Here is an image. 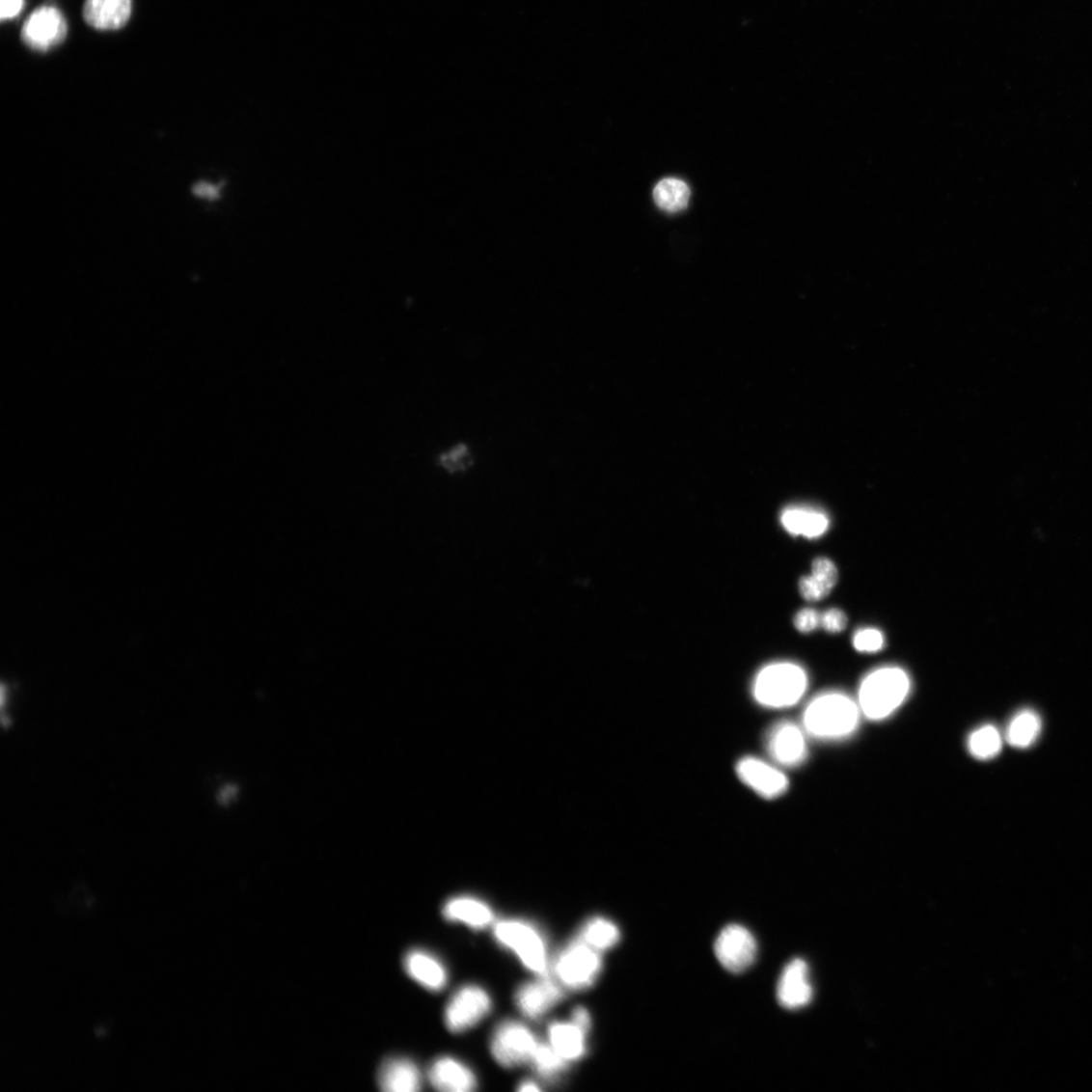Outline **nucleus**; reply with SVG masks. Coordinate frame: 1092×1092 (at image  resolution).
Returning a JSON list of instances; mask_svg holds the SVG:
<instances>
[{
    "label": "nucleus",
    "mask_w": 1092,
    "mask_h": 1092,
    "mask_svg": "<svg viewBox=\"0 0 1092 1092\" xmlns=\"http://www.w3.org/2000/svg\"><path fill=\"white\" fill-rule=\"evenodd\" d=\"M807 733L803 726L791 722L774 725L767 736L766 746L776 764L795 768L805 762L808 755Z\"/></svg>",
    "instance_id": "10"
},
{
    "label": "nucleus",
    "mask_w": 1092,
    "mask_h": 1092,
    "mask_svg": "<svg viewBox=\"0 0 1092 1092\" xmlns=\"http://www.w3.org/2000/svg\"><path fill=\"white\" fill-rule=\"evenodd\" d=\"M68 33V25L65 14L56 7L44 6L28 16L20 31V38L31 50L44 53L62 44Z\"/></svg>",
    "instance_id": "6"
},
{
    "label": "nucleus",
    "mask_w": 1092,
    "mask_h": 1092,
    "mask_svg": "<svg viewBox=\"0 0 1092 1092\" xmlns=\"http://www.w3.org/2000/svg\"><path fill=\"white\" fill-rule=\"evenodd\" d=\"M821 615L813 609L805 608L794 617V625L801 633L808 634L821 625Z\"/></svg>",
    "instance_id": "31"
},
{
    "label": "nucleus",
    "mask_w": 1092,
    "mask_h": 1092,
    "mask_svg": "<svg viewBox=\"0 0 1092 1092\" xmlns=\"http://www.w3.org/2000/svg\"><path fill=\"white\" fill-rule=\"evenodd\" d=\"M968 748L975 759L980 761L992 760L996 757L1002 749L1001 734L992 724L983 725L970 734Z\"/></svg>",
    "instance_id": "24"
},
{
    "label": "nucleus",
    "mask_w": 1092,
    "mask_h": 1092,
    "mask_svg": "<svg viewBox=\"0 0 1092 1092\" xmlns=\"http://www.w3.org/2000/svg\"><path fill=\"white\" fill-rule=\"evenodd\" d=\"M812 996L806 962L803 959L792 960L786 965L777 985V998L784 1009L795 1011L806 1006Z\"/></svg>",
    "instance_id": "12"
},
{
    "label": "nucleus",
    "mask_w": 1092,
    "mask_h": 1092,
    "mask_svg": "<svg viewBox=\"0 0 1092 1092\" xmlns=\"http://www.w3.org/2000/svg\"><path fill=\"white\" fill-rule=\"evenodd\" d=\"M515 997L520 1012L525 1017L536 1020L560 1001L563 992L559 984L543 976L542 979L520 986Z\"/></svg>",
    "instance_id": "13"
},
{
    "label": "nucleus",
    "mask_w": 1092,
    "mask_h": 1092,
    "mask_svg": "<svg viewBox=\"0 0 1092 1092\" xmlns=\"http://www.w3.org/2000/svg\"><path fill=\"white\" fill-rule=\"evenodd\" d=\"M473 457L467 445H457L441 454L439 464L447 472L457 474L467 471L472 465Z\"/></svg>",
    "instance_id": "26"
},
{
    "label": "nucleus",
    "mask_w": 1092,
    "mask_h": 1092,
    "mask_svg": "<svg viewBox=\"0 0 1092 1092\" xmlns=\"http://www.w3.org/2000/svg\"><path fill=\"white\" fill-rule=\"evenodd\" d=\"M377 1084L388 1092H415L422 1089L423 1077L411 1060L394 1058L382 1065L377 1075Z\"/></svg>",
    "instance_id": "16"
},
{
    "label": "nucleus",
    "mask_w": 1092,
    "mask_h": 1092,
    "mask_svg": "<svg viewBox=\"0 0 1092 1092\" xmlns=\"http://www.w3.org/2000/svg\"><path fill=\"white\" fill-rule=\"evenodd\" d=\"M714 953L723 968L731 973L748 970L758 956V942L746 927L732 923L720 933Z\"/></svg>",
    "instance_id": "8"
},
{
    "label": "nucleus",
    "mask_w": 1092,
    "mask_h": 1092,
    "mask_svg": "<svg viewBox=\"0 0 1092 1092\" xmlns=\"http://www.w3.org/2000/svg\"><path fill=\"white\" fill-rule=\"evenodd\" d=\"M911 680L906 670L885 667L872 671L860 684L858 705L862 716L873 722L885 721L906 702Z\"/></svg>",
    "instance_id": "2"
},
{
    "label": "nucleus",
    "mask_w": 1092,
    "mask_h": 1092,
    "mask_svg": "<svg viewBox=\"0 0 1092 1092\" xmlns=\"http://www.w3.org/2000/svg\"><path fill=\"white\" fill-rule=\"evenodd\" d=\"M807 689L804 669L791 663H778L764 668L753 683V697L771 709L788 708L800 702Z\"/></svg>",
    "instance_id": "3"
},
{
    "label": "nucleus",
    "mask_w": 1092,
    "mask_h": 1092,
    "mask_svg": "<svg viewBox=\"0 0 1092 1092\" xmlns=\"http://www.w3.org/2000/svg\"><path fill=\"white\" fill-rule=\"evenodd\" d=\"M1042 723L1038 714L1024 710L1017 714L1007 726L1005 739L1012 747L1026 749L1032 746L1041 732Z\"/></svg>",
    "instance_id": "22"
},
{
    "label": "nucleus",
    "mask_w": 1092,
    "mask_h": 1092,
    "mask_svg": "<svg viewBox=\"0 0 1092 1092\" xmlns=\"http://www.w3.org/2000/svg\"><path fill=\"white\" fill-rule=\"evenodd\" d=\"M518 1090L519 1091H538L539 1087L532 1081H524L520 1085Z\"/></svg>",
    "instance_id": "36"
},
{
    "label": "nucleus",
    "mask_w": 1092,
    "mask_h": 1092,
    "mask_svg": "<svg viewBox=\"0 0 1092 1092\" xmlns=\"http://www.w3.org/2000/svg\"><path fill=\"white\" fill-rule=\"evenodd\" d=\"M428 1078L431 1085L440 1091L470 1092L477 1087L473 1071L451 1057L435 1060L429 1068Z\"/></svg>",
    "instance_id": "15"
},
{
    "label": "nucleus",
    "mask_w": 1092,
    "mask_h": 1092,
    "mask_svg": "<svg viewBox=\"0 0 1092 1092\" xmlns=\"http://www.w3.org/2000/svg\"><path fill=\"white\" fill-rule=\"evenodd\" d=\"M812 575L833 589L835 586L838 573L834 563L826 558L816 559L812 562Z\"/></svg>",
    "instance_id": "29"
},
{
    "label": "nucleus",
    "mask_w": 1092,
    "mask_h": 1092,
    "mask_svg": "<svg viewBox=\"0 0 1092 1092\" xmlns=\"http://www.w3.org/2000/svg\"><path fill=\"white\" fill-rule=\"evenodd\" d=\"M538 1042L528 1026L506 1021L499 1024L491 1042V1051L503 1067L513 1068L531 1062Z\"/></svg>",
    "instance_id": "7"
},
{
    "label": "nucleus",
    "mask_w": 1092,
    "mask_h": 1092,
    "mask_svg": "<svg viewBox=\"0 0 1092 1092\" xmlns=\"http://www.w3.org/2000/svg\"><path fill=\"white\" fill-rule=\"evenodd\" d=\"M862 716L858 702L839 692H827L813 698L804 712L803 727L807 736L821 741H841L857 731Z\"/></svg>",
    "instance_id": "1"
},
{
    "label": "nucleus",
    "mask_w": 1092,
    "mask_h": 1092,
    "mask_svg": "<svg viewBox=\"0 0 1092 1092\" xmlns=\"http://www.w3.org/2000/svg\"><path fill=\"white\" fill-rule=\"evenodd\" d=\"M587 1035L573 1022H558L549 1027L550 1044L566 1061L578 1060L585 1055Z\"/></svg>",
    "instance_id": "19"
},
{
    "label": "nucleus",
    "mask_w": 1092,
    "mask_h": 1092,
    "mask_svg": "<svg viewBox=\"0 0 1092 1092\" xmlns=\"http://www.w3.org/2000/svg\"><path fill=\"white\" fill-rule=\"evenodd\" d=\"M497 941L511 949L527 968L540 976L548 974V957L539 933L520 920H502L494 929Z\"/></svg>",
    "instance_id": "5"
},
{
    "label": "nucleus",
    "mask_w": 1092,
    "mask_h": 1092,
    "mask_svg": "<svg viewBox=\"0 0 1092 1092\" xmlns=\"http://www.w3.org/2000/svg\"><path fill=\"white\" fill-rule=\"evenodd\" d=\"M781 522L784 529L792 535H803L807 538L822 536L829 529V519L821 512L802 507H791L783 511Z\"/></svg>",
    "instance_id": "20"
},
{
    "label": "nucleus",
    "mask_w": 1092,
    "mask_h": 1092,
    "mask_svg": "<svg viewBox=\"0 0 1092 1092\" xmlns=\"http://www.w3.org/2000/svg\"><path fill=\"white\" fill-rule=\"evenodd\" d=\"M24 5L25 0H0V18L5 22L16 17L22 13Z\"/></svg>",
    "instance_id": "32"
},
{
    "label": "nucleus",
    "mask_w": 1092,
    "mask_h": 1092,
    "mask_svg": "<svg viewBox=\"0 0 1092 1092\" xmlns=\"http://www.w3.org/2000/svg\"><path fill=\"white\" fill-rule=\"evenodd\" d=\"M603 968L599 951L581 938L568 944L558 956L555 972L560 981L569 989L581 991L592 986Z\"/></svg>",
    "instance_id": "4"
},
{
    "label": "nucleus",
    "mask_w": 1092,
    "mask_h": 1092,
    "mask_svg": "<svg viewBox=\"0 0 1092 1092\" xmlns=\"http://www.w3.org/2000/svg\"><path fill=\"white\" fill-rule=\"evenodd\" d=\"M737 774L745 785L766 800L780 797L789 787L783 771L759 758H743L737 765Z\"/></svg>",
    "instance_id": "11"
},
{
    "label": "nucleus",
    "mask_w": 1092,
    "mask_h": 1092,
    "mask_svg": "<svg viewBox=\"0 0 1092 1092\" xmlns=\"http://www.w3.org/2000/svg\"><path fill=\"white\" fill-rule=\"evenodd\" d=\"M568 1062L556 1051L551 1044L539 1042L531 1061L536 1073L544 1078H553L562 1073L568 1066Z\"/></svg>",
    "instance_id": "25"
},
{
    "label": "nucleus",
    "mask_w": 1092,
    "mask_h": 1092,
    "mask_svg": "<svg viewBox=\"0 0 1092 1092\" xmlns=\"http://www.w3.org/2000/svg\"><path fill=\"white\" fill-rule=\"evenodd\" d=\"M579 938L595 950L603 952L616 946L621 933L614 921L597 916L585 923Z\"/></svg>",
    "instance_id": "21"
},
{
    "label": "nucleus",
    "mask_w": 1092,
    "mask_h": 1092,
    "mask_svg": "<svg viewBox=\"0 0 1092 1092\" xmlns=\"http://www.w3.org/2000/svg\"><path fill=\"white\" fill-rule=\"evenodd\" d=\"M235 792H236V790L233 787H231V786L226 787L220 794V798H219L220 802L221 803L229 802L230 797L234 795Z\"/></svg>",
    "instance_id": "35"
},
{
    "label": "nucleus",
    "mask_w": 1092,
    "mask_h": 1092,
    "mask_svg": "<svg viewBox=\"0 0 1092 1092\" xmlns=\"http://www.w3.org/2000/svg\"><path fill=\"white\" fill-rule=\"evenodd\" d=\"M847 624L848 618L839 609H831L821 617V625L832 634L842 633Z\"/></svg>",
    "instance_id": "30"
},
{
    "label": "nucleus",
    "mask_w": 1092,
    "mask_h": 1092,
    "mask_svg": "<svg viewBox=\"0 0 1092 1092\" xmlns=\"http://www.w3.org/2000/svg\"><path fill=\"white\" fill-rule=\"evenodd\" d=\"M800 590L807 601H818L826 598L832 591L831 587L819 581L812 574L802 578Z\"/></svg>",
    "instance_id": "28"
},
{
    "label": "nucleus",
    "mask_w": 1092,
    "mask_h": 1092,
    "mask_svg": "<svg viewBox=\"0 0 1092 1092\" xmlns=\"http://www.w3.org/2000/svg\"><path fill=\"white\" fill-rule=\"evenodd\" d=\"M82 14L86 23L96 30H120L129 22L132 0H86Z\"/></svg>",
    "instance_id": "14"
},
{
    "label": "nucleus",
    "mask_w": 1092,
    "mask_h": 1092,
    "mask_svg": "<svg viewBox=\"0 0 1092 1092\" xmlns=\"http://www.w3.org/2000/svg\"><path fill=\"white\" fill-rule=\"evenodd\" d=\"M853 643L860 653H876L885 644V638L879 630L865 628L856 633Z\"/></svg>",
    "instance_id": "27"
},
{
    "label": "nucleus",
    "mask_w": 1092,
    "mask_h": 1092,
    "mask_svg": "<svg viewBox=\"0 0 1092 1092\" xmlns=\"http://www.w3.org/2000/svg\"><path fill=\"white\" fill-rule=\"evenodd\" d=\"M572 1020L586 1034H589L591 1030V1017L585 1007L577 1006L573 1012Z\"/></svg>",
    "instance_id": "34"
},
{
    "label": "nucleus",
    "mask_w": 1092,
    "mask_h": 1092,
    "mask_svg": "<svg viewBox=\"0 0 1092 1092\" xmlns=\"http://www.w3.org/2000/svg\"><path fill=\"white\" fill-rule=\"evenodd\" d=\"M492 1001L486 991L467 985L451 997L446 1010V1024L452 1033L469 1030L491 1011Z\"/></svg>",
    "instance_id": "9"
},
{
    "label": "nucleus",
    "mask_w": 1092,
    "mask_h": 1092,
    "mask_svg": "<svg viewBox=\"0 0 1092 1092\" xmlns=\"http://www.w3.org/2000/svg\"><path fill=\"white\" fill-rule=\"evenodd\" d=\"M444 915L450 921L466 923L475 930L489 927L494 915L485 902L473 897H454L449 900L444 907Z\"/></svg>",
    "instance_id": "18"
},
{
    "label": "nucleus",
    "mask_w": 1092,
    "mask_h": 1092,
    "mask_svg": "<svg viewBox=\"0 0 1092 1092\" xmlns=\"http://www.w3.org/2000/svg\"><path fill=\"white\" fill-rule=\"evenodd\" d=\"M408 975L425 989L439 992L448 981L445 966L434 956L423 950H412L404 959Z\"/></svg>",
    "instance_id": "17"
},
{
    "label": "nucleus",
    "mask_w": 1092,
    "mask_h": 1092,
    "mask_svg": "<svg viewBox=\"0 0 1092 1092\" xmlns=\"http://www.w3.org/2000/svg\"><path fill=\"white\" fill-rule=\"evenodd\" d=\"M193 193L196 197L208 201H216L221 195L218 185L206 181L196 183L193 187Z\"/></svg>",
    "instance_id": "33"
},
{
    "label": "nucleus",
    "mask_w": 1092,
    "mask_h": 1092,
    "mask_svg": "<svg viewBox=\"0 0 1092 1092\" xmlns=\"http://www.w3.org/2000/svg\"><path fill=\"white\" fill-rule=\"evenodd\" d=\"M691 192L688 184L678 178H666L655 187L656 205L668 213H678L688 206Z\"/></svg>",
    "instance_id": "23"
}]
</instances>
